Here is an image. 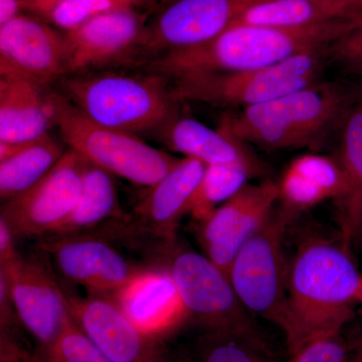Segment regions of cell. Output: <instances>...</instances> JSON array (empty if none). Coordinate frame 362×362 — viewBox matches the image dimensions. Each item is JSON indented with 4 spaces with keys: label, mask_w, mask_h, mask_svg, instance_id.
I'll use <instances>...</instances> for the list:
<instances>
[{
    "label": "cell",
    "mask_w": 362,
    "mask_h": 362,
    "mask_svg": "<svg viewBox=\"0 0 362 362\" xmlns=\"http://www.w3.org/2000/svg\"><path fill=\"white\" fill-rule=\"evenodd\" d=\"M64 291L73 320L112 361L175 362L161 338L140 329L111 298Z\"/></svg>",
    "instance_id": "12"
},
{
    "label": "cell",
    "mask_w": 362,
    "mask_h": 362,
    "mask_svg": "<svg viewBox=\"0 0 362 362\" xmlns=\"http://www.w3.org/2000/svg\"><path fill=\"white\" fill-rule=\"evenodd\" d=\"M259 0H173L146 25L140 47L165 52L206 44Z\"/></svg>",
    "instance_id": "13"
},
{
    "label": "cell",
    "mask_w": 362,
    "mask_h": 362,
    "mask_svg": "<svg viewBox=\"0 0 362 362\" xmlns=\"http://www.w3.org/2000/svg\"><path fill=\"white\" fill-rule=\"evenodd\" d=\"M168 146L183 157L206 165H240L255 175L261 170L259 161L238 141L221 129L214 130L194 118H180L168 124Z\"/></svg>",
    "instance_id": "21"
},
{
    "label": "cell",
    "mask_w": 362,
    "mask_h": 362,
    "mask_svg": "<svg viewBox=\"0 0 362 362\" xmlns=\"http://www.w3.org/2000/svg\"><path fill=\"white\" fill-rule=\"evenodd\" d=\"M65 33L37 16H20L0 25V76L44 86L66 73Z\"/></svg>",
    "instance_id": "15"
},
{
    "label": "cell",
    "mask_w": 362,
    "mask_h": 362,
    "mask_svg": "<svg viewBox=\"0 0 362 362\" xmlns=\"http://www.w3.org/2000/svg\"><path fill=\"white\" fill-rule=\"evenodd\" d=\"M338 162L345 180L344 194L337 202L338 221L349 246L362 226V96L342 121Z\"/></svg>",
    "instance_id": "22"
},
{
    "label": "cell",
    "mask_w": 362,
    "mask_h": 362,
    "mask_svg": "<svg viewBox=\"0 0 362 362\" xmlns=\"http://www.w3.org/2000/svg\"><path fill=\"white\" fill-rule=\"evenodd\" d=\"M329 58L350 73L362 74V21L330 45Z\"/></svg>",
    "instance_id": "30"
},
{
    "label": "cell",
    "mask_w": 362,
    "mask_h": 362,
    "mask_svg": "<svg viewBox=\"0 0 362 362\" xmlns=\"http://www.w3.org/2000/svg\"><path fill=\"white\" fill-rule=\"evenodd\" d=\"M358 237H361V240H362V226H361V232H359V233H358Z\"/></svg>",
    "instance_id": "37"
},
{
    "label": "cell",
    "mask_w": 362,
    "mask_h": 362,
    "mask_svg": "<svg viewBox=\"0 0 362 362\" xmlns=\"http://www.w3.org/2000/svg\"><path fill=\"white\" fill-rule=\"evenodd\" d=\"M113 175L86 160L80 199L68 220L49 235L90 232L124 218Z\"/></svg>",
    "instance_id": "23"
},
{
    "label": "cell",
    "mask_w": 362,
    "mask_h": 362,
    "mask_svg": "<svg viewBox=\"0 0 362 362\" xmlns=\"http://www.w3.org/2000/svg\"><path fill=\"white\" fill-rule=\"evenodd\" d=\"M292 221L282 209H273L238 252L228 272L235 294L249 313L278 327L284 311L290 269L283 240Z\"/></svg>",
    "instance_id": "8"
},
{
    "label": "cell",
    "mask_w": 362,
    "mask_h": 362,
    "mask_svg": "<svg viewBox=\"0 0 362 362\" xmlns=\"http://www.w3.org/2000/svg\"><path fill=\"white\" fill-rule=\"evenodd\" d=\"M347 349L341 334L319 338L290 354L287 362H346Z\"/></svg>",
    "instance_id": "29"
},
{
    "label": "cell",
    "mask_w": 362,
    "mask_h": 362,
    "mask_svg": "<svg viewBox=\"0 0 362 362\" xmlns=\"http://www.w3.org/2000/svg\"><path fill=\"white\" fill-rule=\"evenodd\" d=\"M356 301L362 303V276H361V282H359L358 290H357Z\"/></svg>",
    "instance_id": "36"
},
{
    "label": "cell",
    "mask_w": 362,
    "mask_h": 362,
    "mask_svg": "<svg viewBox=\"0 0 362 362\" xmlns=\"http://www.w3.org/2000/svg\"><path fill=\"white\" fill-rule=\"evenodd\" d=\"M42 362H113L70 318Z\"/></svg>",
    "instance_id": "28"
},
{
    "label": "cell",
    "mask_w": 362,
    "mask_h": 362,
    "mask_svg": "<svg viewBox=\"0 0 362 362\" xmlns=\"http://www.w3.org/2000/svg\"><path fill=\"white\" fill-rule=\"evenodd\" d=\"M361 275L345 250L327 240L305 243L289 269L280 328L288 352L341 334L351 319Z\"/></svg>",
    "instance_id": "1"
},
{
    "label": "cell",
    "mask_w": 362,
    "mask_h": 362,
    "mask_svg": "<svg viewBox=\"0 0 362 362\" xmlns=\"http://www.w3.org/2000/svg\"><path fill=\"white\" fill-rule=\"evenodd\" d=\"M111 299L140 329L161 339L187 321L168 267L147 272Z\"/></svg>",
    "instance_id": "18"
},
{
    "label": "cell",
    "mask_w": 362,
    "mask_h": 362,
    "mask_svg": "<svg viewBox=\"0 0 362 362\" xmlns=\"http://www.w3.org/2000/svg\"><path fill=\"white\" fill-rule=\"evenodd\" d=\"M146 21L135 7L106 11L65 33L66 73L102 66L127 54L140 42Z\"/></svg>",
    "instance_id": "16"
},
{
    "label": "cell",
    "mask_w": 362,
    "mask_h": 362,
    "mask_svg": "<svg viewBox=\"0 0 362 362\" xmlns=\"http://www.w3.org/2000/svg\"><path fill=\"white\" fill-rule=\"evenodd\" d=\"M111 230L47 235L44 252L59 280L84 288L88 295L112 298L147 272L164 268L138 263L117 247Z\"/></svg>",
    "instance_id": "7"
},
{
    "label": "cell",
    "mask_w": 362,
    "mask_h": 362,
    "mask_svg": "<svg viewBox=\"0 0 362 362\" xmlns=\"http://www.w3.org/2000/svg\"><path fill=\"white\" fill-rule=\"evenodd\" d=\"M57 125L56 96L42 86L16 77H0V141L33 142Z\"/></svg>",
    "instance_id": "19"
},
{
    "label": "cell",
    "mask_w": 362,
    "mask_h": 362,
    "mask_svg": "<svg viewBox=\"0 0 362 362\" xmlns=\"http://www.w3.org/2000/svg\"><path fill=\"white\" fill-rule=\"evenodd\" d=\"M56 103L57 126L69 147L111 175L151 187L180 161L134 133L94 122L63 98L56 96Z\"/></svg>",
    "instance_id": "6"
},
{
    "label": "cell",
    "mask_w": 362,
    "mask_h": 362,
    "mask_svg": "<svg viewBox=\"0 0 362 362\" xmlns=\"http://www.w3.org/2000/svg\"><path fill=\"white\" fill-rule=\"evenodd\" d=\"M124 7H134L125 0H23L21 11L37 16L64 33L76 30L90 18Z\"/></svg>",
    "instance_id": "27"
},
{
    "label": "cell",
    "mask_w": 362,
    "mask_h": 362,
    "mask_svg": "<svg viewBox=\"0 0 362 362\" xmlns=\"http://www.w3.org/2000/svg\"><path fill=\"white\" fill-rule=\"evenodd\" d=\"M356 101L346 86L320 81L223 117L220 129L261 148H301L344 120Z\"/></svg>",
    "instance_id": "3"
},
{
    "label": "cell",
    "mask_w": 362,
    "mask_h": 362,
    "mask_svg": "<svg viewBox=\"0 0 362 362\" xmlns=\"http://www.w3.org/2000/svg\"><path fill=\"white\" fill-rule=\"evenodd\" d=\"M13 362H42L39 357L37 356H28L23 357V358L18 359V361H16Z\"/></svg>",
    "instance_id": "35"
},
{
    "label": "cell",
    "mask_w": 362,
    "mask_h": 362,
    "mask_svg": "<svg viewBox=\"0 0 362 362\" xmlns=\"http://www.w3.org/2000/svg\"><path fill=\"white\" fill-rule=\"evenodd\" d=\"M16 240L11 226L0 216V265L9 263L18 254Z\"/></svg>",
    "instance_id": "31"
},
{
    "label": "cell",
    "mask_w": 362,
    "mask_h": 362,
    "mask_svg": "<svg viewBox=\"0 0 362 362\" xmlns=\"http://www.w3.org/2000/svg\"><path fill=\"white\" fill-rule=\"evenodd\" d=\"M361 20L362 0H259L247 7L233 25L301 28Z\"/></svg>",
    "instance_id": "20"
},
{
    "label": "cell",
    "mask_w": 362,
    "mask_h": 362,
    "mask_svg": "<svg viewBox=\"0 0 362 362\" xmlns=\"http://www.w3.org/2000/svg\"><path fill=\"white\" fill-rule=\"evenodd\" d=\"M254 175L251 169L245 166L206 165L187 214L197 223H202L246 187L247 180Z\"/></svg>",
    "instance_id": "26"
},
{
    "label": "cell",
    "mask_w": 362,
    "mask_h": 362,
    "mask_svg": "<svg viewBox=\"0 0 362 362\" xmlns=\"http://www.w3.org/2000/svg\"><path fill=\"white\" fill-rule=\"evenodd\" d=\"M85 166L84 157L69 148L35 187L4 202L0 216L18 240L47 237L68 220L82 192Z\"/></svg>",
    "instance_id": "11"
},
{
    "label": "cell",
    "mask_w": 362,
    "mask_h": 362,
    "mask_svg": "<svg viewBox=\"0 0 362 362\" xmlns=\"http://www.w3.org/2000/svg\"><path fill=\"white\" fill-rule=\"evenodd\" d=\"M175 362H278L259 330L206 329Z\"/></svg>",
    "instance_id": "24"
},
{
    "label": "cell",
    "mask_w": 362,
    "mask_h": 362,
    "mask_svg": "<svg viewBox=\"0 0 362 362\" xmlns=\"http://www.w3.org/2000/svg\"><path fill=\"white\" fill-rule=\"evenodd\" d=\"M361 21H335L301 28L235 25L206 44L165 52L158 66L175 78L266 68L304 52L330 47Z\"/></svg>",
    "instance_id": "2"
},
{
    "label": "cell",
    "mask_w": 362,
    "mask_h": 362,
    "mask_svg": "<svg viewBox=\"0 0 362 362\" xmlns=\"http://www.w3.org/2000/svg\"><path fill=\"white\" fill-rule=\"evenodd\" d=\"M206 165L182 157L136 207V223L149 235L165 243L173 242L176 228L188 214Z\"/></svg>",
    "instance_id": "17"
},
{
    "label": "cell",
    "mask_w": 362,
    "mask_h": 362,
    "mask_svg": "<svg viewBox=\"0 0 362 362\" xmlns=\"http://www.w3.org/2000/svg\"><path fill=\"white\" fill-rule=\"evenodd\" d=\"M23 0H0V25L20 16Z\"/></svg>",
    "instance_id": "32"
},
{
    "label": "cell",
    "mask_w": 362,
    "mask_h": 362,
    "mask_svg": "<svg viewBox=\"0 0 362 362\" xmlns=\"http://www.w3.org/2000/svg\"><path fill=\"white\" fill-rule=\"evenodd\" d=\"M346 362H362V337L347 342Z\"/></svg>",
    "instance_id": "33"
},
{
    "label": "cell",
    "mask_w": 362,
    "mask_h": 362,
    "mask_svg": "<svg viewBox=\"0 0 362 362\" xmlns=\"http://www.w3.org/2000/svg\"><path fill=\"white\" fill-rule=\"evenodd\" d=\"M125 1L129 2L134 7H137L152 1H166V4H169L173 0H125Z\"/></svg>",
    "instance_id": "34"
},
{
    "label": "cell",
    "mask_w": 362,
    "mask_h": 362,
    "mask_svg": "<svg viewBox=\"0 0 362 362\" xmlns=\"http://www.w3.org/2000/svg\"><path fill=\"white\" fill-rule=\"evenodd\" d=\"M65 92L100 125L136 133L170 123L173 96L159 77L102 74L69 78Z\"/></svg>",
    "instance_id": "4"
},
{
    "label": "cell",
    "mask_w": 362,
    "mask_h": 362,
    "mask_svg": "<svg viewBox=\"0 0 362 362\" xmlns=\"http://www.w3.org/2000/svg\"><path fill=\"white\" fill-rule=\"evenodd\" d=\"M279 201L278 182L247 185L199 223L204 254L226 273L242 247L251 239Z\"/></svg>",
    "instance_id": "14"
},
{
    "label": "cell",
    "mask_w": 362,
    "mask_h": 362,
    "mask_svg": "<svg viewBox=\"0 0 362 362\" xmlns=\"http://www.w3.org/2000/svg\"><path fill=\"white\" fill-rule=\"evenodd\" d=\"M11 302L23 328L37 342L39 357L56 343L71 314L65 291L47 257L23 256L20 252L0 265Z\"/></svg>",
    "instance_id": "10"
},
{
    "label": "cell",
    "mask_w": 362,
    "mask_h": 362,
    "mask_svg": "<svg viewBox=\"0 0 362 362\" xmlns=\"http://www.w3.org/2000/svg\"><path fill=\"white\" fill-rule=\"evenodd\" d=\"M65 150L49 135L33 142L11 158L0 161V197L9 201L28 192L58 163Z\"/></svg>",
    "instance_id": "25"
},
{
    "label": "cell",
    "mask_w": 362,
    "mask_h": 362,
    "mask_svg": "<svg viewBox=\"0 0 362 362\" xmlns=\"http://www.w3.org/2000/svg\"><path fill=\"white\" fill-rule=\"evenodd\" d=\"M166 267L187 321L206 329L257 330L228 276L206 255L180 250Z\"/></svg>",
    "instance_id": "9"
},
{
    "label": "cell",
    "mask_w": 362,
    "mask_h": 362,
    "mask_svg": "<svg viewBox=\"0 0 362 362\" xmlns=\"http://www.w3.org/2000/svg\"><path fill=\"white\" fill-rule=\"evenodd\" d=\"M329 47L304 52L266 68L176 78L175 96L240 109L266 103L320 82Z\"/></svg>",
    "instance_id": "5"
}]
</instances>
